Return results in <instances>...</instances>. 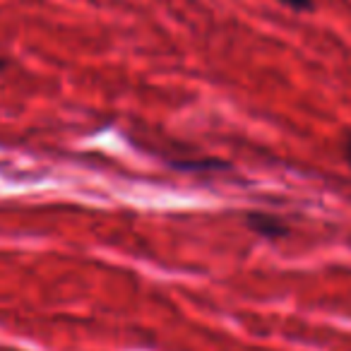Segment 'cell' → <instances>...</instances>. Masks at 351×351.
<instances>
[{"mask_svg":"<svg viewBox=\"0 0 351 351\" xmlns=\"http://www.w3.org/2000/svg\"><path fill=\"white\" fill-rule=\"evenodd\" d=\"M253 224L258 226L260 234H267V236H277V234H282V229H279V224H277V221H274V219H272V221H265V219H260V217H258V219H255Z\"/></svg>","mask_w":351,"mask_h":351,"instance_id":"6da1fadb","label":"cell"},{"mask_svg":"<svg viewBox=\"0 0 351 351\" xmlns=\"http://www.w3.org/2000/svg\"><path fill=\"white\" fill-rule=\"evenodd\" d=\"M279 3L293 8V10H308V8L313 5V0H279Z\"/></svg>","mask_w":351,"mask_h":351,"instance_id":"7a4b0ae2","label":"cell"},{"mask_svg":"<svg viewBox=\"0 0 351 351\" xmlns=\"http://www.w3.org/2000/svg\"><path fill=\"white\" fill-rule=\"evenodd\" d=\"M344 152H346V161L351 164V135L346 137V145H344Z\"/></svg>","mask_w":351,"mask_h":351,"instance_id":"3957f363","label":"cell"}]
</instances>
